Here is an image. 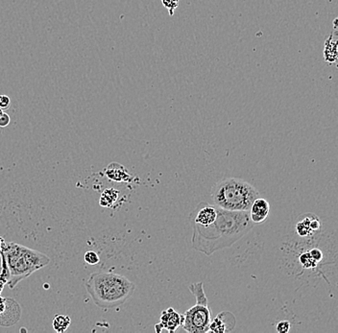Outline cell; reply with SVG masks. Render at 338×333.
<instances>
[{
	"label": "cell",
	"instance_id": "6da1fadb",
	"mask_svg": "<svg viewBox=\"0 0 338 333\" xmlns=\"http://www.w3.org/2000/svg\"><path fill=\"white\" fill-rule=\"evenodd\" d=\"M191 225L192 247L208 257L231 247L254 228L249 211H231L218 206L216 219L212 224L206 227Z\"/></svg>",
	"mask_w": 338,
	"mask_h": 333
},
{
	"label": "cell",
	"instance_id": "7a4b0ae2",
	"mask_svg": "<svg viewBox=\"0 0 338 333\" xmlns=\"http://www.w3.org/2000/svg\"><path fill=\"white\" fill-rule=\"evenodd\" d=\"M86 289L98 307L111 309L125 303L134 294L136 285L124 276L100 272L90 275Z\"/></svg>",
	"mask_w": 338,
	"mask_h": 333
},
{
	"label": "cell",
	"instance_id": "3957f363",
	"mask_svg": "<svg viewBox=\"0 0 338 333\" xmlns=\"http://www.w3.org/2000/svg\"><path fill=\"white\" fill-rule=\"evenodd\" d=\"M0 256L1 266L6 268L9 275L7 284L11 289L50 263L46 255L15 242L6 243Z\"/></svg>",
	"mask_w": 338,
	"mask_h": 333
},
{
	"label": "cell",
	"instance_id": "277c9868",
	"mask_svg": "<svg viewBox=\"0 0 338 333\" xmlns=\"http://www.w3.org/2000/svg\"><path fill=\"white\" fill-rule=\"evenodd\" d=\"M260 193L251 183L237 178H227L211 188L213 204L231 211H249Z\"/></svg>",
	"mask_w": 338,
	"mask_h": 333
},
{
	"label": "cell",
	"instance_id": "5b68a950",
	"mask_svg": "<svg viewBox=\"0 0 338 333\" xmlns=\"http://www.w3.org/2000/svg\"><path fill=\"white\" fill-rule=\"evenodd\" d=\"M211 322V311L209 304L192 306L184 315L182 327L190 333L208 332Z\"/></svg>",
	"mask_w": 338,
	"mask_h": 333
},
{
	"label": "cell",
	"instance_id": "8992f818",
	"mask_svg": "<svg viewBox=\"0 0 338 333\" xmlns=\"http://www.w3.org/2000/svg\"><path fill=\"white\" fill-rule=\"evenodd\" d=\"M217 216V206L215 204H210L202 202L197 204L196 207L190 213L191 224H196L199 226H209L214 222Z\"/></svg>",
	"mask_w": 338,
	"mask_h": 333
},
{
	"label": "cell",
	"instance_id": "52a82bcc",
	"mask_svg": "<svg viewBox=\"0 0 338 333\" xmlns=\"http://www.w3.org/2000/svg\"><path fill=\"white\" fill-rule=\"evenodd\" d=\"M184 322V315H181L174 308L170 307L168 309L161 312L160 322L155 325L157 332H160L163 329H166L168 332H175L179 326H182Z\"/></svg>",
	"mask_w": 338,
	"mask_h": 333
},
{
	"label": "cell",
	"instance_id": "ba28073f",
	"mask_svg": "<svg viewBox=\"0 0 338 333\" xmlns=\"http://www.w3.org/2000/svg\"><path fill=\"white\" fill-rule=\"evenodd\" d=\"M320 229L321 221L319 217L311 213L304 215L296 224V233L301 237H312Z\"/></svg>",
	"mask_w": 338,
	"mask_h": 333
},
{
	"label": "cell",
	"instance_id": "9c48e42d",
	"mask_svg": "<svg viewBox=\"0 0 338 333\" xmlns=\"http://www.w3.org/2000/svg\"><path fill=\"white\" fill-rule=\"evenodd\" d=\"M235 317L229 311H222L212 320L211 319L209 331L214 333L230 332L235 326Z\"/></svg>",
	"mask_w": 338,
	"mask_h": 333
},
{
	"label": "cell",
	"instance_id": "30bf717a",
	"mask_svg": "<svg viewBox=\"0 0 338 333\" xmlns=\"http://www.w3.org/2000/svg\"><path fill=\"white\" fill-rule=\"evenodd\" d=\"M21 309L20 304L12 298H6V305L0 314V325L11 326L20 321Z\"/></svg>",
	"mask_w": 338,
	"mask_h": 333
},
{
	"label": "cell",
	"instance_id": "8fae6325",
	"mask_svg": "<svg viewBox=\"0 0 338 333\" xmlns=\"http://www.w3.org/2000/svg\"><path fill=\"white\" fill-rule=\"evenodd\" d=\"M337 19L333 21V31L329 35L324 44V60L329 65H333L337 62Z\"/></svg>",
	"mask_w": 338,
	"mask_h": 333
},
{
	"label": "cell",
	"instance_id": "7c38bea8",
	"mask_svg": "<svg viewBox=\"0 0 338 333\" xmlns=\"http://www.w3.org/2000/svg\"><path fill=\"white\" fill-rule=\"evenodd\" d=\"M270 213V204L268 201L263 198H257L249 209L250 219L254 224H261L264 222Z\"/></svg>",
	"mask_w": 338,
	"mask_h": 333
},
{
	"label": "cell",
	"instance_id": "4fadbf2b",
	"mask_svg": "<svg viewBox=\"0 0 338 333\" xmlns=\"http://www.w3.org/2000/svg\"><path fill=\"white\" fill-rule=\"evenodd\" d=\"M104 173L108 179L116 183H130L133 181V176L123 165L117 162L110 163L106 167Z\"/></svg>",
	"mask_w": 338,
	"mask_h": 333
},
{
	"label": "cell",
	"instance_id": "5bb4252c",
	"mask_svg": "<svg viewBox=\"0 0 338 333\" xmlns=\"http://www.w3.org/2000/svg\"><path fill=\"white\" fill-rule=\"evenodd\" d=\"M119 197V191L115 188L105 189L99 199V204L103 207H112Z\"/></svg>",
	"mask_w": 338,
	"mask_h": 333
},
{
	"label": "cell",
	"instance_id": "9a60e30c",
	"mask_svg": "<svg viewBox=\"0 0 338 333\" xmlns=\"http://www.w3.org/2000/svg\"><path fill=\"white\" fill-rule=\"evenodd\" d=\"M70 317L66 315H56L53 319L52 325L54 330L56 332L63 333L66 331V329L70 325Z\"/></svg>",
	"mask_w": 338,
	"mask_h": 333
},
{
	"label": "cell",
	"instance_id": "2e32d148",
	"mask_svg": "<svg viewBox=\"0 0 338 333\" xmlns=\"http://www.w3.org/2000/svg\"><path fill=\"white\" fill-rule=\"evenodd\" d=\"M190 292L194 295L195 299H196V302L199 304H205L208 305L209 304V301L208 298L205 294L204 291V286H203V282H196V283H192L190 284Z\"/></svg>",
	"mask_w": 338,
	"mask_h": 333
},
{
	"label": "cell",
	"instance_id": "e0dca14e",
	"mask_svg": "<svg viewBox=\"0 0 338 333\" xmlns=\"http://www.w3.org/2000/svg\"><path fill=\"white\" fill-rule=\"evenodd\" d=\"M179 1L180 0H160L161 4L167 9L171 17L174 16L175 10L179 7Z\"/></svg>",
	"mask_w": 338,
	"mask_h": 333
},
{
	"label": "cell",
	"instance_id": "ac0fdd59",
	"mask_svg": "<svg viewBox=\"0 0 338 333\" xmlns=\"http://www.w3.org/2000/svg\"><path fill=\"white\" fill-rule=\"evenodd\" d=\"M84 261L90 264V265H96L99 263L100 258L99 256L94 252V251H89L84 254Z\"/></svg>",
	"mask_w": 338,
	"mask_h": 333
},
{
	"label": "cell",
	"instance_id": "d6986e66",
	"mask_svg": "<svg viewBox=\"0 0 338 333\" xmlns=\"http://www.w3.org/2000/svg\"><path fill=\"white\" fill-rule=\"evenodd\" d=\"M291 323L288 321H281L276 325V330L279 333H287L290 330Z\"/></svg>",
	"mask_w": 338,
	"mask_h": 333
},
{
	"label": "cell",
	"instance_id": "ffe728a7",
	"mask_svg": "<svg viewBox=\"0 0 338 333\" xmlns=\"http://www.w3.org/2000/svg\"><path fill=\"white\" fill-rule=\"evenodd\" d=\"M11 106L10 97L7 95H0V108L5 110Z\"/></svg>",
	"mask_w": 338,
	"mask_h": 333
},
{
	"label": "cell",
	"instance_id": "44dd1931",
	"mask_svg": "<svg viewBox=\"0 0 338 333\" xmlns=\"http://www.w3.org/2000/svg\"><path fill=\"white\" fill-rule=\"evenodd\" d=\"M11 119L9 115H7L6 113H3L0 116V127L1 128H5L10 124Z\"/></svg>",
	"mask_w": 338,
	"mask_h": 333
},
{
	"label": "cell",
	"instance_id": "7402d4cb",
	"mask_svg": "<svg viewBox=\"0 0 338 333\" xmlns=\"http://www.w3.org/2000/svg\"><path fill=\"white\" fill-rule=\"evenodd\" d=\"M6 246V242H5V239L3 237H0V254L3 252L4 248Z\"/></svg>",
	"mask_w": 338,
	"mask_h": 333
},
{
	"label": "cell",
	"instance_id": "603a6c76",
	"mask_svg": "<svg viewBox=\"0 0 338 333\" xmlns=\"http://www.w3.org/2000/svg\"><path fill=\"white\" fill-rule=\"evenodd\" d=\"M5 285H6V282H5L4 280L0 279V294H1V292L4 289V286H5Z\"/></svg>",
	"mask_w": 338,
	"mask_h": 333
},
{
	"label": "cell",
	"instance_id": "cb8c5ba5",
	"mask_svg": "<svg viewBox=\"0 0 338 333\" xmlns=\"http://www.w3.org/2000/svg\"><path fill=\"white\" fill-rule=\"evenodd\" d=\"M3 113H4V110H3V109H1V108H0V116H1V115H2V114H3Z\"/></svg>",
	"mask_w": 338,
	"mask_h": 333
}]
</instances>
